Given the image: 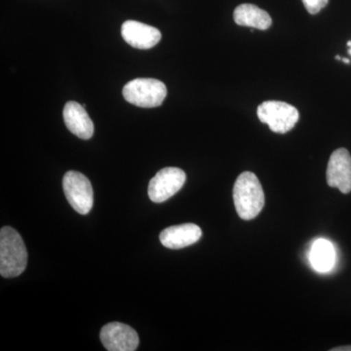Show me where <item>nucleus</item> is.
Wrapping results in <instances>:
<instances>
[{"label": "nucleus", "mask_w": 351, "mask_h": 351, "mask_svg": "<svg viewBox=\"0 0 351 351\" xmlns=\"http://www.w3.org/2000/svg\"><path fill=\"white\" fill-rule=\"evenodd\" d=\"M233 202L242 219L250 221L262 212L265 206V193L257 176L244 172L239 176L233 186Z\"/></svg>", "instance_id": "obj_1"}, {"label": "nucleus", "mask_w": 351, "mask_h": 351, "mask_svg": "<svg viewBox=\"0 0 351 351\" xmlns=\"http://www.w3.org/2000/svg\"><path fill=\"white\" fill-rule=\"evenodd\" d=\"M27 265V251L17 230L4 226L0 230V274L5 278L21 276Z\"/></svg>", "instance_id": "obj_2"}, {"label": "nucleus", "mask_w": 351, "mask_h": 351, "mask_svg": "<svg viewBox=\"0 0 351 351\" xmlns=\"http://www.w3.org/2000/svg\"><path fill=\"white\" fill-rule=\"evenodd\" d=\"M124 99L140 108H156L162 105L167 96V88L154 78H136L122 90Z\"/></svg>", "instance_id": "obj_3"}, {"label": "nucleus", "mask_w": 351, "mask_h": 351, "mask_svg": "<svg viewBox=\"0 0 351 351\" xmlns=\"http://www.w3.org/2000/svg\"><path fill=\"white\" fill-rule=\"evenodd\" d=\"M258 117L274 133L285 134L294 128L299 120L297 108L280 101H263L258 107Z\"/></svg>", "instance_id": "obj_4"}, {"label": "nucleus", "mask_w": 351, "mask_h": 351, "mask_svg": "<svg viewBox=\"0 0 351 351\" xmlns=\"http://www.w3.org/2000/svg\"><path fill=\"white\" fill-rule=\"evenodd\" d=\"M63 188L66 199L77 213L86 215L91 211L94 193L87 177L76 171H69L64 176Z\"/></svg>", "instance_id": "obj_5"}, {"label": "nucleus", "mask_w": 351, "mask_h": 351, "mask_svg": "<svg viewBox=\"0 0 351 351\" xmlns=\"http://www.w3.org/2000/svg\"><path fill=\"white\" fill-rule=\"evenodd\" d=\"M186 180V173L180 168H163L149 182V198L156 203L169 199L184 186Z\"/></svg>", "instance_id": "obj_6"}, {"label": "nucleus", "mask_w": 351, "mask_h": 351, "mask_svg": "<svg viewBox=\"0 0 351 351\" xmlns=\"http://www.w3.org/2000/svg\"><path fill=\"white\" fill-rule=\"evenodd\" d=\"M100 339L108 351H134L140 341L133 328L119 322L108 323L101 328Z\"/></svg>", "instance_id": "obj_7"}, {"label": "nucleus", "mask_w": 351, "mask_h": 351, "mask_svg": "<svg viewBox=\"0 0 351 351\" xmlns=\"http://www.w3.org/2000/svg\"><path fill=\"white\" fill-rule=\"evenodd\" d=\"M327 184L341 193L351 191V156L348 149H338L331 154L328 162Z\"/></svg>", "instance_id": "obj_8"}, {"label": "nucleus", "mask_w": 351, "mask_h": 351, "mask_svg": "<svg viewBox=\"0 0 351 351\" xmlns=\"http://www.w3.org/2000/svg\"><path fill=\"white\" fill-rule=\"evenodd\" d=\"M121 36L132 47L151 49L160 41L161 32L156 27L137 21H126L121 27Z\"/></svg>", "instance_id": "obj_9"}, {"label": "nucleus", "mask_w": 351, "mask_h": 351, "mask_svg": "<svg viewBox=\"0 0 351 351\" xmlns=\"http://www.w3.org/2000/svg\"><path fill=\"white\" fill-rule=\"evenodd\" d=\"M202 237V230L195 223L173 226L165 228L159 235L161 243L169 249L186 248L196 243Z\"/></svg>", "instance_id": "obj_10"}, {"label": "nucleus", "mask_w": 351, "mask_h": 351, "mask_svg": "<svg viewBox=\"0 0 351 351\" xmlns=\"http://www.w3.org/2000/svg\"><path fill=\"white\" fill-rule=\"evenodd\" d=\"M64 120L66 128L76 137L89 140L94 134V124L85 108L76 101H68L64 108Z\"/></svg>", "instance_id": "obj_11"}, {"label": "nucleus", "mask_w": 351, "mask_h": 351, "mask_svg": "<svg viewBox=\"0 0 351 351\" xmlns=\"http://www.w3.org/2000/svg\"><path fill=\"white\" fill-rule=\"evenodd\" d=\"M233 19L241 27H250L253 29H265L271 27L272 20L269 14L254 4H241L235 8Z\"/></svg>", "instance_id": "obj_12"}, {"label": "nucleus", "mask_w": 351, "mask_h": 351, "mask_svg": "<svg viewBox=\"0 0 351 351\" xmlns=\"http://www.w3.org/2000/svg\"><path fill=\"white\" fill-rule=\"evenodd\" d=\"M336 260L334 246L326 239H318L314 242L309 254V261L316 271L327 272L334 267Z\"/></svg>", "instance_id": "obj_13"}, {"label": "nucleus", "mask_w": 351, "mask_h": 351, "mask_svg": "<svg viewBox=\"0 0 351 351\" xmlns=\"http://www.w3.org/2000/svg\"><path fill=\"white\" fill-rule=\"evenodd\" d=\"M307 12L311 15L319 13L325 6L327 5L329 0H302Z\"/></svg>", "instance_id": "obj_14"}, {"label": "nucleus", "mask_w": 351, "mask_h": 351, "mask_svg": "<svg viewBox=\"0 0 351 351\" xmlns=\"http://www.w3.org/2000/svg\"><path fill=\"white\" fill-rule=\"evenodd\" d=\"M331 351H351V346H339V348H332Z\"/></svg>", "instance_id": "obj_15"}, {"label": "nucleus", "mask_w": 351, "mask_h": 351, "mask_svg": "<svg viewBox=\"0 0 351 351\" xmlns=\"http://www.w3.org/2000/svg\"><path fill=\"white\" fill-rule=\"evenodd\" d=\"M341 61L345 62L346 64H350V61L348 59H346V58H341Z\"/></svg>", "instance_id": "obj_16"}, {"label": "nucleus", "mask_w": 351, "mask_h": 351, "mask_svg": "<svg viewBox=\"0 0 351 351\" xmlns=\"http://www.w3.org/2000/svg\"><path fill=\"white\" fill-rule=\"evenodd\" d=\"M350 54L351 55V45H350Z\"/></svg>", "instance_id": "obj_17"}]
</instances>
